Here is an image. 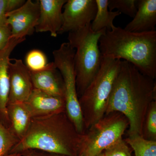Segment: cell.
Masks as SVG:
<instances>
[{
	"label": "cell",
	"mask_w": 156,
	"mask_h": 156,
	"mask_svg": "<svg viewBox=\"0 0 156 156\" xmlns=\"http://www.w3.org/2000/svg\"><path fill=\"white\" fill-rule=\"evenodd\" d=\"M156 99L154 80L143 75L130 62L121 61L105 114L113 112L122 114L129 122V136H142L147 112Z\"/></svg>",
	"instance_id": "cell-1"
},
{
	"label": "cell",
	"mask_w": 156,
	"mask_h": 156,
	"mask_svg": "<svg viewBox=\"0 0 156 156\" xmlns=\"http://www.w3.org/2000/svg\"><path fill=\"white\" fill-rule=\"evenodd\" d=\"M82 135L66 112L32 118L25 136L9 154L36 150L65 156H78Z\"/></svg>",
	"instance_id": "cell-2"
},
{
	"label": "cell",
	"mask_w": 156,
	"mask_h": 156,
	"mask_svg": "<svg viewBox=\"0 0 156 156\" xmlns=\"http://www.w3.org/2000/svg\"><path fill=\"white\" fill-rule=\"evenodd\" d=\"M99 48L102 56L123 59L144 75L155 79L156 30L133 32L116 27L101 37Z\"/></svg>",
	"instance_id": "cell-3"
},
{
	"label": "cell",
	"mask_w": 156,
	"mask_h": 156,
	"mask_svg": "<svg viewBox=\"0 0 156 156\" xmlns=\"http://www.w3.org/2000/svg\"><path fill=\"white\" fill-rule=\"evenodd\" d=\"M106 31V29H103L94 31L90 23L69 33L68 43L76 50L74 65L79 98L100 69L102 56L99 48V41Z\"/></svg>",
	"instance_id": "cell-4"
},
{
	"label": "cell",
	"mask_w": 156,
	"mask_h": 156,
	"mask_svg": "<svg viewBox=\"0 0 156 156\" xmlns=\"http://www.w3.org/2000/svg\"><path fill=\"white\" fill-rule=\"evenodd\" d=\"M121 59L102 56L100 69L79 98L85 129L106 113L109 98L120 68Z\"/></svg>",
	"instance_id": "cell-5"
},
{
	"label": "cell",
	"mask_w": 156,
	"mask_h": 156,
	"mask_svg": "<svg viewBox=\"0 0 156 156\" xmlns=\"http://www.w3.org/2000/svg\"><path fill=\"white\" fill-rule=\"evenodd\" d=\"M128 119L118 112L105 114L82 135L78 156H97L122 138Z\"/></svg>",
	"instance_id": "cell-6"
},
{
	"label": "cell",
	"mask_w": 156,
	"mask_h": 156,
	"mask_svg": "<svg viewBox=\"0 0 156 156\" xmlns=\"http://www.w3.org/2000/svg\"><path fill=\"white\" fill-rule=\"evenodd\" d=\"M75 49L68 42L62 43L53 52L54 62L63 79L65 111L79 133L85 132L83 114L79 102L74 65Z\"/></svg>",
	"instance_id": "cell-7"
},
{
	"label": "cell",
	"mask_w": 156,
	"mask_h": 156,
	"mask_svg": "<svg viewBox=\"0 0 156 156\" xmlns=\"http://www.w3.org/2000/svg\"><path fill=\"white\" fill-rule=\"evenodd\" d=\"M63 8V23L58 34L76 30L90 24L97 11L95 0H67Z\"/></svg>",
	"instance_id": "cell-8"
},
{
	"label": "cell",
	"mask_w": 156,
	"mask_h": 156,
	"mask_svg": "<svg viewBox=\"0 0 156 156\" xmlns=\"http://www.w3.org/2000/svg\"><path fill=\"white\" fill-rule=\"evenodd\" d=\"M39 0H27L19 9L6 14V22L11 28V37L26 38L35 31L40 17Z\"/></svg>",
	"instance_id": "cell-9"
},
{
	"label": "cell",
	"mask_w": 156,
	"mask_h": 156,
	"mask_svg": "<svg viewBox=\"0 0 156 156\" xmlns=\"http://www.w3.org/2000/svg\"><path fill=\"white\" fill-rule=\"evenodd\" d=\"M14 60L9 65L8 104L25 102L34 89L30 71L21 59Z\"/></svg>",
	"instance_id": "cell-10"
},
{
	"label": "cell",
	"mask_w": 156,
	"mask_h": 156,
	"mask_svg": "<svg viewBox=\"0 0 156 156\" xmlns=\"http://www.w3.org/2000/svg\"><path fill=\"white\" fill-rule=\"evenodd\" d=\"M67 0H39L40 17L35 31L56 37L63 23L62 9Z\"/></svg>",
	"instance_id": "cell-11"
},
{
	"label": "cell",
	"mask_w": 156,
	"mask_h": 156,
	"mask_svg": "<svg viewBox=\"0 0 156 156\" xmlns=\"http://www.w3.org/2000/svg\"><path fill=\"white\" fill-rule=\"evenodd\" d=\"M25 39L11 37L5 48L0 50V120L8 128L9 122L7 106L9 92V65L11 60L10 56L17 45Z\"/></svg>",
	"instance_id": "cell-12"
},
{
	"label": "cell",
	"mask_w": 156,
	"mask_h": 156,
	"mask_svg": "<svg viewBox=\"0 0 156 156\" xmlns=\"http://www.w3.org/2000/svg\"><path fill=\"white\" fill-rule=\"evenodd\" d=\"M24 103L32 118L66 112L64 97L49 95L38 89H34Z\"/></svg>",
	"instance_id": "cell-13"
},
{
	"label": "cell",
	"mask_w": 156,
	"mask_h": 156,
	"mask_svg": "<svg viewBox=\"0 0 156 156\" xmlns=\"http://www.w3.org/2000/svg\"><path fill=\"white\" fill-rule=\"evenodd\" d=\"M30 72L34 89L49 95L64 98L63 79L53 62L48 63L44 69Z\"/></svg>",
	"instance_id": "cell-14"
},
{
	"label": "cell",
	"mask_w": 156,
	"mask_h": 156,
	"mask_svg": "<svg viewBox=\"0 0 156 156\" xmlns=\"http://www.w3.org/2000/svg\"><path fill=\"white\" fill-rule=\"evenodd\" d=\"M137 8L133 19L124 29L138 33L156 30V0L137 1Z\"/></svg>",
	"instance_id": "cell-15"
},
{
	"label": "cell",
	"mask_w": 156,
	"mask_h": 156,
	"mask_svg": "<svg viewBox=\"0 0 156 156\" xmlns=\"http://www.w3.org/2000/svg\"><path fill=\"white\" fill-rule=\"evenodd\" d=\"M7 114L9 129L20 141L28 131L32 117L24 102L9 104Z\"/></svg>",
	"instance_id": "cell-16"
},
{
	"label": "cell",
	"mask_w": 156,
	"mask_h": 156,
	"mask_svg": "<svg viewBox=\"0 0 156 156\" xmlns=\"http://www.w3.org/2000/svg\"><path fill=\"white\" fill-rule=\"evenodd\" d=\"M97 11L95 18L91 23V27L95 32L99 31L103 29L111 30L116 27L114 20L121 13L118 11H110L108 9V0H95Z\"/></svg>",
	"instance_id": "cell-17"
},
{
	"label": "cell",
	"mask_w": 156,
	"mask_h": 156,
	"mask_svg": "<svg viewBox=\"0 0 156 156\" xmlns=\"http://www.w3.org/2000/svg\"><path fill=\"white\" fill-rule=\"evenodd\" d=\"M125 140L134 151L135 156H156V141L140 135L129 136Z\"/></svg>",
	"instance_id": "cell-18"
},
{
	"label": "cell",
	"mask_w": 156,
	"mask_h": 156,
	"mask_svg": "<svg viewBox=\"0 0 156 156\" xmlns=\"http://www.w3.org/2000/svg\"><path fill=\"white\" fill-rule=\"evenodd\" d=\"M142 136L148 140L156 141V101L151 104L146 115Z\"/></svg>",
	"instance_id": "cell-19"
},
{
	"label": "cell",
	"mask_w": 156,
	"mask_h": 156,
	"mask_svg": "<svg viewBox=\"0 0 156 156\" xmlns=\"http://www.w3.org/2000/svg\"><path fill=\"white\" fill-rule=\"evenodd\" d=\"M25 65L30 72H37L44 69L48 64L45 53L37 49L29 51L25 58Z\"/></svg>",
	"instance_id": "cell-20"
},
{
	"label": "cell",
	"mask_w": 156,
	"mask_h": 156,
	"mask_svg": "<svg viewBox=\"0 0 156 156\" xmlns=\"http://www.w3.org/2000/svg\"><path fill=\"white\" fill-rule=\"evenodd\" d=\"M19 141L9 128L0 120V156H5L9 154Z\"/></svg>",
	"instance_id": "cell-21"
},
{
	"label": "cell",
	"mask_w": 156,
	"mask_h": 156,
	"mask_svg": "<svg viewBox=\"0 0 156 156\" xmlns=\"http://www.w3.org/2000/svg\"><path fill=\"white\" fill-rule=\"evenodd\" d=\"M136 0H108L109 11L117 9L121 14L134 18L137 11Z\"/></svg>",
	"instance_id": "cell-22"
},
{
	"label": "cell",
	"mask_w": 156,
	"mask_h": 156,
	"mask_svg": "<svg viewBox=\"0 0 156 156\" xmlns=\"http://www.w3.org/2000/svg\"><path fill=\"white\" fill-rule=\"evenodd\" d=\"M105 156H132L125 140L121 138L103 152Z\"/></svg>",
	"instance_id": "cell-23"
},
{
	"label": "cell",
	"mask_w": 156,
	"mask_h": 156,
	"mask_svg": "<svg viewBox=\"0 0 156 156\" xmlns=\"http://www.w3.org/2000/svg\"><path fill=\"white\" fill-rule=\"evenodd\" d=\"M11 37V28L7 22L0 24V50L5 48Z\"/></svg>",
	"instance_id": "cell-24"
},
{
	"label": "cell",
	"mask_w": 156,
	"mask_h": 156,
	"mask_svg": "<svg viewBox=\"0 0 156 156\" xmlns=\"http://www.w3.org/2000/svg\"><path fill=\"white\" fill-rule=\"evenodd\" d=\"M25 2L24 0H6L7 13L19 9Z\"/></svg>",
	"instance_id": "cell-25"
},
{
	"label": "cell",
	"mask_w": 156,
	"mask_h": 156,
	"mask_svg": "<svg viewBox=\"0 0 156 156\" xmlns=\"http://www.w3.org/2000/svg\"><path fill=\"white\" fill-rule=\"evenodd\" d=\"M21 154L22 156H65L36 150L26 151L21 153Z\"/></svg>",
	"instance_id": "cell-26"
},
{
	"label": "cell",
	"mask_w": 156,
	"mask_h": 156,
	"mask_svg": "<svg viewBox=\"0 0 156 156\" xmlns=\"http://www.w3.org/2000/svg\"><path fill=\"white\" fill-rule=\"evenodd\" d=\"M6 0H0V24L6 22Z\"/></svg>",
	"instance_id": "cell-27"
},
{
	"label": "cell",
	"mask_w": 156,
	"mask_h": 156,
	"mask_svg": "<svg viewBox=\"0 0 156 156\" xmlns=\"http://www.w3.org/2000/svg\"><path fill=\"white\" fill-rule=\"evenodd\" d=\"M5 156H22L21 154L20 153H10L7 154Z\"/></svg>",
	"instance_id": "cell-28"
},
{
	"label": "cell",
	"mask_w": 156,
	"mask_h": 156,
	"mask_svg": "<svg viewBox=\"0 0 156 156\" xmlns=\"http://www.w3.org/2000/svg\"><path fill=\"white\" fill-rule=\"evenodd\" d=\"M97 156H105V155L104 153H102L98 155Z\"/></svg>",
	"instance_id": "cell-29"
}]
</instances>
